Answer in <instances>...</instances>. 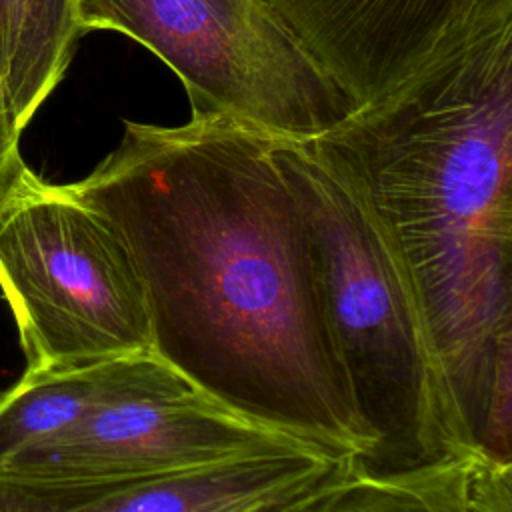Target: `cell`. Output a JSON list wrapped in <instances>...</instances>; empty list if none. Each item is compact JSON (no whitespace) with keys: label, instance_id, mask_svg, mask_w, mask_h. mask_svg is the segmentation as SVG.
<instances>
[{"label":"cell","instance_id":"cell-10","mask_svg":"<svg viewBox=\"0 0 512 512\" xmlns=\"http://www.w3.org/2000/svg\"><path fill=\"white\" fill-rule=\"evenodd\" d=\"M512 462L464 454L396 476H352L316 512H512Z\"/></svg>","mask_w":512,"mask_h":512},{"label":"cell","instance_id":"cell-8","mask_svg":"<svg viewBox=\"0 0 512 512\" xmlns=\"http://www.w3.org/2000/svg\"><path fill=\"white\" fill-rule=\"evenodd\" d=\"M356 104L414 72L504 0H268Z\"/></svg>","mask_w":512,"mask_h":512},{"label":"cell","instance_id":"cell-1","mask_svg":"<svg viewBox=\"0 0 512 512\" xmlns=\"http://www.w3.org/2000/svg\"><path fill=\"white\" fill-rule=\"evenodd\" d=\"M272 140L224 120H126L118 146L68 186L128 248L160 360L228 412L354 466L374 440Z\"/></svg>","mask_w":512,"mask_h":512},{"label":"cell","instance_id":"cell-3","mask_svg":"<svg viewBox=\"0 0 512 512\" xmlns=\"http://www.w3.org/2000/svg\"><path fill=\"white\" fill-rule=\"evenodd\" d=\"M314 238L330 324L372 450L356 474L396 476L464 454L410 280L358 194L308 146L272 140Z\"/></svg>","mask_w":512,"mask_h":512},{"label":"cell","instance_id":"cell-4","mask_svg":"<svg viewBox=\"0 0 512 512\" xmlns=\"http://www.w3.org/2000/svg\"><path fill=\"white\" fill-rule=\"evenodd\" d=\"M80 32H120L182 82L190 118L312 140L358 106L268 0H74Z\"/></svg>","mask_w":512,"mask_h":512},{"label":"cell","instance_id":"cell-9","mask_svg":"<svg viewBox=\"0 0 512 512\" xmlns=\"http://www.w3.org/2000/svg\"><path fill=\"white\" fill-rule=\"evenodd\" d=\"M194 390L154 352L76 366L26 368L18 382L0 392V468L62 434L100 404Z\"/></svg>","mask_w":512,"mask_h":512},{"label":"cell","instance_id":"cell-12","mask_svg":"<svg viewBox=\"0 0 512 512\" xmlns=\"http://www.w3.org/2000/svg\"><path fill=\"white\" fill-rule=\"evenodd\" d=\"M20 134L22 132L14 126L10 108L0 88V206L32 172L20 154Z\"/></svg>","mask_w":512,"mask_h":512},{"label":"cell","instance_id":"cell-5","mask_svg":"<svg viewBox=\"0 0 512 512\" xmlns=\"http://www.w3.org/2000/svg\"><path fill=\"white\" fill-rule=\"evenodd\" d=\"M0 290L26 368L152 352L142 280L112 226L30 172L0 206Z\"/></svg>","mask_w":512,"mask_h":512},{"label":"cell","instance_id":"cell-6","mask_svg":"<svg viewBox=\"0 0 512 512\" xmlns=\"http://www.w3.org/2000/svg\"><path fill=\"white\" fill-rule=\"evenodd\" d=\"M300 446L304 444L240 418L194 390L100 404L62 434L16 456L0 470L118 482Z\"/></svg>","mask_w":512,"mask_h":512},{"label":"cell","instance_id":"cell-2","mask_svg":"<svg viewBox=\"0 0 512 512\" xmlns=\"http://www.w3.org/2000/svg\"><path fill=\"white\" fill-rule=\"evenodd\" d=\"M306 142L398 256L464 448L510 462L512 0Z\"/></svg>","mask_w":512,"mask_h":512},{"label":"cell","instance_id":"cell-7","mask_svg":"<svg viewBox=\"0 0 512 512\" xmlns=\"http://www.w3.org/2000/svg\"><path fill=\"white\" fill-rule=\"evenodd\" d=\"M352 472L350 458L304 446L118 482L0 470V512H262Z\"/></svg>","mask_w":512,"mask_h":512},{"label":"cell","instance_id":"cell-13","mask_svg":"<svg viewBox=\"0 0 512 512\" xmlns=\"http://www.w3.org/2000/svg\"><path fill=\"white\" fill-rule=\"evenodd\" d=\"M18 16L20 0H0V88L4 86L18 36Z\"/></svg>","mask_w":512,"mask_h":512},{"label":"cell","instance_id":"cell-11","mask_svg":"<svg viewBox=\"0 0 512 512\" xmlns=\"http://www.w3.org/2000/svg\"><path fill=\"white\" fill-rule=\"evenodd\" d=\"M80 36L74 0H20L18 36L2 86L20 132L64 78Z\"/></svg>","mask_w":512,"mask_h":512}]
</instances>
